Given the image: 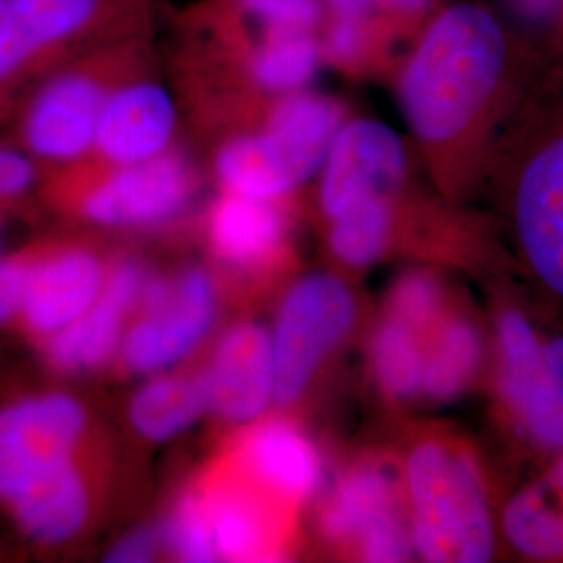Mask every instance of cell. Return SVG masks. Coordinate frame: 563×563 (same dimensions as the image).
<instances>
[{
  "label": "cell",
  "instance_id": "33",
  "mask_svg": "<svg viewBox=\"0 0 563 563\" xmlns=\"http://www.w3.org/2000/svg\"><path fill=\"white\" fill-rule=\"evenodd\" d=\"M365 41L363 18L336 15L325 38V53L336 60H351L360 55Z\"/></svg>",
  "mask_w": 563,
  "mask_h": 563
},
{
  "label": "cell",
  "instance_id": "4",
  "mask_svg": "<svg viewBox=\"0 0 563 563\" xmlns=\"http://www.w3.org/2000/svg\"><path fill=\"white\" fill-rule=\"evenodd\" d=\"M505 216L526 272L563 309V109L523 146Z\"/></svg>",
  "mask_w": 563,
  "mask_h": 563
},
{
  "label": "cell",
  "instance_id": "5",
  "mask_svg": "<svg viewBox=\"0 0 563 563\" xmlns=\"http://www.w3.org/2000/svg\"><path fill=\"white\" fill-rule=\"evenodd\" d=\"M220 316V288L202 267L151 276L115 355L128 376H153L186 362Z\"/></svg>",
  "mask_w": 563,
  "mask_h": 563
},
{
  "label": "cell",
  "instance_id": "14",
  "mask_svg": "<svg viewBox=\"0 0 563 563\" xmlns=\"http://www.w3.org/2000/svg\"><path fill=\"white\" fill-rule=\"evenodd\" d=\"M209 413L228 426H246L274 405L269 330L257 322L230 325L202 367Z\"/></svg>",
  "mask_w": 563,
  "mask_h": 563
},
{
  "label": "cell",
  "instance_id": "28",
  "mask_svg": "<svg viewBox=\"0 0 563 563\" xmlns=\"http://www.w3.org/2000/svg\"><path fill=\"white\" fill-rule=\"evenodd\" d=\"M163 532L165 551L174 560L184 563L218 562L211 526L195 483L178 497L169 518L163 522Z\"/></svg>",
  "mask_w": 563,
  "mask_h": 563
},
{
  "label": "cell",
  "instance_id": "2",
  "mask_svg": "<svg viewBox=\"0 0 563 563\" xmlns=\"http://www.w3.org/2000/svg\"><path fill=\"white\" fill-rule=\"evenodd\" d=\"M505 69L504 27L474 2L453 4L432 21L402 69V115L428 153L443 159L449 186L453 165L497 111Z\"/></svg>",
  "mask_w": 563,
  "mask_h": 563
},
{
  "label": "cell",
  "instance_id": "18",
  "mask_svg": "<svg viewBox=\"0 0 563 563\" xmlns=\"http://www.w3.org/2000/svg\"><path fill=\"white\" fill-rule=\"evenodd\" d=\"M176 102L155 81H134L104 95L95 151L111 165L148 162L172 151Z\"/></svg>",
  "mask_w": 563,
  "mask_h": 563
},
{
  "label": "cell",
  "instance_id": "36",
  "mask_svg": "<svg viewBox=\"0 0 563 563\" xmlns=\"http://www.w3.org/2000/svg\"><path fill=\"white\" fill-rule=\"evenodd\" d=\"M543 483L547 484V488L551 490L553 499H555L563 509V453L562 457L553 465V470L549 472V476L544 478Z\"/></svg>",
  "mask_w": 563,
  "mask_h": 563
},
{
  "label": "cell",
  "instance_id": "26",
  "mask_svg": "<svg viewBox=\"0 0 563 563\" xmlns=\"http://www.w3.org/2000/svg\"><path fill=\"white\" fill-rule=\"evenodd\" d=\"M322 60V48L311 32H263L262 42L251 57V76L272 95L305 90Z\"/></svg>",
  "mask_w": 563,
  "mask_h": 563
},
{
  "label": "cell",
  "instance_id": "25",
  "mask_svg": "<svg viewBox=\"0 0 563 563\" xmlns=\"http://www.w3.org/2000/svg\"><path fill=\"white\" fill-rule=\"evenodd\" d=\"M509 544L532 560H563V509L547 484L522 488L504 509Z\"/></svg>",
  "mask_w": 563,
  "mask_h": 563
},
{
  "label": "cell",
  "instance_id": "6",
  "mask_svg": "<svg viewBox=\"0 0 563 563\" xmlns=\"http://www.w3.org/2000/svg\"><path fill=\"white\" fill-rule=\"evenodd\" d=\"M357 299L349 284L325 272L295 282L282 297L269 330L274 357V405L288 409L351 334Z\"/></svg>",
  "mask_w": 563,
  "mask_h": 563
},
{
  "label": "cell",
  "instance_id": "23",
  "mask_svg": "<svg viewBox=\"0 0 563 563\" xmlns=\"http://www.w3.org/2000/svg\"><path fill=\"white\" fill-rule=\"evenodd\" d=\"M481 355L483 341L476 325L460 316L444 313L426 346L420 399L449 402L460 397L476 374Z\"/></svg>",
  "mask_w": 563,
  "mask_h": 563
},
{
  "label": "cell",
  "instance_id": "35",
  "mask_svg": "<svg viewBox=\"0 0 563 563\" xmlns=\"http://www.w3.org/2000/svg\"><path fill=\"white\" fill-rule=\"evenodd\" d=\"M563 0H514V4L522 11L523 15L532 20H547L555 15L562 7Z\"/></svg>",
  "mask_w": 563,
  "mask_h": 563
},
{
  "label": "cell",
  "instance_id": "34",
  "mask_svg": "<svg viewBox=\"0 0 563 563\" xmlns=\"http://www.w3.org/2000/svg\"><path fill=\"white\" fill-rule=\"evenodd\" d=\"M336 15L365 18L372 9H393V11H422L428 0H328Z\"/></svg>",
  "mask_w": 563,
  "mask_h": 563
},
{
  "label": "cell",
  "instance_id": "24",
  "mask_svg": "<svg viewBox=\"0 0 563 563\" xmlns=\"http://www.w3.org/2000/svg\"><path fill=\"white\" fill-rule=\"evenodd\" d=\"M216 176L223 192L263 201H284L297 190L262 132L241 134L223 144L216 157Z\"/></svg>",
  "mask_w": 563,
  "mask_h": 563
},
{
  "label": "cell",
  "instance_id": "31",
  "mask_svg": "<svg viewBox=\"0 0 563 563\" xmlns=\"http://www.w3.org/2000/svg\"><path fill=\"white\" fill-rule=\"evenodd\" d=\"M32 263V249L0 257V328L18 323L25 284Z\"/></svg>",
  "mask_w": 563,
  "mask_h": 563
},
{
  "label": "cell",
  "instance_id": "7",
  "mask_svg": "<svg viewBox=\"0 0 563 563\" xmlns=\"http://www.w3.org/2000/svg\"><path fill=\"white\" fill-rule=\"evenodd\" d=\"M499 383L532 443L563 453V339H544L518 309L497 320Z\"/></svg>",
  "mask_w": 563,
  "mask_h": 563
},
{
  "label": "cell",
  "instance_id": "17",
  "mask_svg": "<svg viewBox=\"0 0 563 563\" xmlns=\"http://www.w3.org/2000/svg\"><path fill=\"white\" fill-rule=\"evenodd\" d=\"M205 239L225 272L260 278L274 272L288 249V218L280 201L222 192L209 207Z\"/></svg>",
  "mask_w": 563,
  "mask_h": 563
},
{
  "label": "cell",
  "instance_id": "30",
  "mask_svg": "<svg viewBox=\"0 0 563 563\" xmlns=\"http://www.w3.org/2000/svg\"><path fill=\"white\" fill-rule=\"evenodd\" d=\"M30 151L0 146V205L23 201L36 186L38 167Z\"/></svg>",
  "mask_w": 563,
  "mask_h": 563
},
{
  "label": "cell",
  "instance_id": "22",
  "mask_svg": "<svg viewBox=\"0 0 563 563\" xmlns=\"http://www.w3.org/2000/svg\"><path fill=\"white\" fill-rule=\"evenodd\" d=\"M446 311L423 323L384 313L372 339V367L384 393L397 401L422 397L423 363L430 332Z\"/></svg>",
  "mask_w": 563,
  "mask_h": 563
},
{
  "label": "cell",
  "instance_id": "32",
  "mask_svg": "<svg viewBox=\"0 0 563 563\" xmlns=\"http://www.w3.org/2000/svg\"><path fill=\"white\" fill-rule=\"evenodd\" d=\"M165 551L163 523H146L125 532L121 539L109 547L107 562L146 563L155 562Z\"/></svg>",
  "mask_w": 563,
  "mask_h": 563
},
{
  "label": "cell",
  "instance_id": "3",
  "mask_svg": "<svg viewBox=\"0 0 563 563\" xmlns=\"http://www.w3.org/2000/svg\"><path fill=\"white\" fill-rule=\"evenodd\" d=\"M409 537L423 562L483 563L495 555V523L478 467L443 441L418 443L405 460Z\"/></svg>",
  "mask_w": 563,
  "mask_h": 563
},
{
  "label": "cell",
  "instance_id": "29",
  "mask_svg": "<svg viewBox=\"0 0 563 563\" xmlns=\"http://www.w3.org/2000/svg\"><path fill=\"white\" fill-rule=\"evenodd\" d=\"M241 7L263 32H311L320 20V0H241Z\"/></svg>",
  "mask_w": 563,
  "mask_h": 563
},
{
  "label": "cell",
  "instance_id": "11",
  "mask_svg": "<svg viewBox=\"0 0 563 563\" xmlns=\"http://www.w3.org/2000/svg\"><path fill=\"white\" fill-rule=\"evenodd\" d=\"M407 172L399 134L383 121H344L320 167V207L330 222L346 209L393 197Z\"/></svg>",
  "mask_w": 563,
  "mask_h": 563
},
{
  "label": "cell",
  "instance_id": "20",
  "mask_svg": "<svg viewBox=\"0 0 563 563\" xmlns=\"http://www.w3.org/2000/svg\"><path fill=\"white\" fill-rule=\"evenodd\" d=\"M99 0H0V81L38 51L78 34Z\"/></svg>",
  "mask_w": 563,
  "mask_h": 563
},
{
  "label": "cell",
  "instance_id": "12",
  "mask_svg": "<svg viewBox=\"0 0 563 563\" xmlns=\"http://www.w3.org/2000/svg\"><path fill=\"white\" fill-rule=\"evenodd\" d=\"M111 263L86 244L60 242L32 249L18 325L41 344L99 299Z\"/></svg>",
  "mask_w": 563,
  "mask_h": 563
},
{
  "label": "cell",
  "instance_id": "19",
  "mask_svg": "<svg viewBox=\"0 0 563 563\" xmlns=\"http://www.w3.org/2000/svg\"><path fill=\"white\" fill-rule=\"evenodd\" d=\"M341 107L322 95H282L267 113L262 134L297 188L320 174L325 153L341 130Z\"/></svg>",
  "mask_w": 563,
  "mask_h": 563
},
{
  "label": "cell",
  "instance_id": "27",
  "mask_svg": "<svg viewBox=\"0 0 563 563\" xmlns=\"http://www.w3.org/2000/svg\"><path fill=\"white\" fill-rule=\"evenodd\" d=\"M395 205L393 197L372 199L346 209L330 220L328 244L339 262L362 269L378 262L393 241Z\"/></svg>",
  "mask_w": 563,
  "mask_h": 563
},
{
  "label": "cell",
  "instance_id": "37",
  "mask_svg": "<svg viewBox=\"0 0 563 563\" xmlns=\"http://www.w3.org/2000/svg\"><path fill=\"white\" fill-rule=\"evenodd\" d=\"M2 246H4V234H2V222H0V257H2Z\"/></svg>",
  "mask_w": 563,
  "mask_h": 563
},
{
  "label": "cell",
  "instance_id": "16",
  "mask_svg": "<svg viewBox=\"0 0 563 563\" xmlns=\"http://www.w3.org/2000/svg\"><path fill=\"white\" fill-rule=\"evenodd\" d=\"M104 95L99 81L81 74L44 84L23 115L25 151L42 162H80L95 151Z\"/></svg>",
  "mask_w": 563,
  "mask_h": 563
},
{
  "label": "cell",
  "instance_id": "21",
  "mask_svg": "<svg viewBox=\"0 0 563 563\" xmlns=\"http://www.w3.org/2000/svg\"><path fill=\"white\" fill-rule=\"evenodd\" d=\"M128 423L136 437L162 444L188 432L209 413L202 369L146 376L141 388L128 401Z\"/></svg>",
  "mask_w": 563,
  "mask_h": 563
},
{
  "label": "cell",
  "instance_id": "15",
  "mask_svg": "<svg viewBox=\"0 0 563 563\" xmlns=\"http://www.w3.org/2000/svg\"><path fill=\"white\" fill-rule=\"evenodd\" d=\"M223 457L244 478L297 509L322 483V457L292 420L260 418L239 428Z\"/></svg>",
  "mask_w": 563,
  "mask_h": 563
},
{
  "label": "cell",
  "instance_id": "13",
  "mask_svg": "<svg viewBox=\"0 0 563 563\" xmlns=\"http://www.w3.org/2000/svg\"><path fill=\"white\" fill-rule=\"evenodd\" d=\"M148 278L151 274L139 260L123 257L111 263L99 299L76 322L38 344L44 363L59 376H81L113 362Z\"/></svg>",
  "mask_w": 563,
  "mask_h": 563
},
{
  "label": "cell",
  "instance_id": "9",
  "mask_svg": "<svg viewBox=\"0 0 563 563\" xmlns=\"http://www.w3.org/2000/svg\"><path fill=\"white\" fill-rule=\"evenodd\" d=\"M197 176L180 153L111 165L76 202L81 220L104 230H144L172 222L192 201Z\"/></svg>",
  "mask_w": 563,
  "mask_h": 563
},
{
  "label": "cell",
  "instance_id": "8",
  "mask_svg": "<svg viewBox=\"0 0 563 563\" xmlns=\"http://www.w3.org/2000/svg\"><path fill=\"white\" fill-rule=\"evenodd\" d=\"M402 478L386 463L363 462L342 474L320 514L322 534L363 562H405L413 553L402 520Z\"/></svg>",
  "mask_w": 563,
  "mask_h": 563
},
{
  "label": "cell",
  "instance_id": "10",
  "mask_svg": "<svg viewBox=\"0 0 563 563\" xmlns=\"http://www.w3.org/2000/svg\"><path fill=\"white\" fill-rule=\"evenodd\" d=\"M211 526L218 562H274L290 537L295 509L267 495L223 457L195 481Z\"/></svg>",
  "mask_w": 563,
  "mask_h": 563
},
{
  "label": "cell",
  "instance_id": "1",
  "mask_svg": "<svg viewBox=\"0 0 563 563\" xmlns=\"http://www.w3.org/2000/svg\"><path fill=\"white\" fill-rule=\"evenodd\" d=\"M101 437L90 407L67 390L0 402V507L42 549L78 541L102 505Z\"/></svg>",
  "mask_w": 563,
  "mask_h": 563
}]
</instances>
